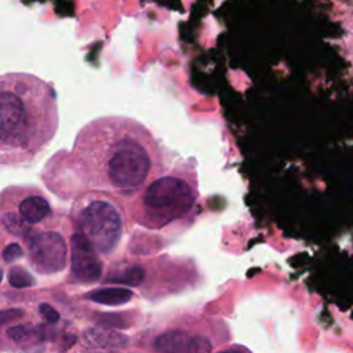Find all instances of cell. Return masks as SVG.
<instances>
[{
	"label": "cell",
	"instance_id": "obj_1",
	"mask_svg": "<svg viewBox=\"0 0 353 353\" xmlns=\"http://www.w3.org/2000/svg\"><path fill=\"white\" fill-rule=\"evenodd\" d=\"M72 167L88 189L135 197L163 175L164 157L153 134L125 116H103L87 123L76 135Z\"/></svg>",
	"mask_w": 353,
	"mask_h": 353
},
{
	"label": "cell",
	"instance_id": "obj_2",
	"mask_svg": "<svg viewBox=\"0 0 353 353\" xmlns=\"http://www.w3.org/2000/svg\"><path fill=\"white\" fill-rule=\"evenodd\" d=\"M54 84L11 72L0 79V159L3 165L32 161L58 130Z\"/></svg>",
	"mask_w": 353,
	"mask_h": 353
},
{
	"label": "cell",
	"instance_id": "obj_3",
	"mask_svg": "<svg viewBox=\"0 0 353 353\" xmlns=\"http://www.w3.org/2000/svg\"><path fill=\"white\" fill-rule=\"evenodd\" d=\"M199 199L196 174L171 171L148 183L132 200L134 222L152 230L188 221L193 215Z\"/></svg>",
	"mask_w": 353,
	"mask_h": 353
},
{
	"label": "cell",
	"instance_id": "obj_4",
	"mask_svg": "<svg viewBox=\"0 0 353 353\" xmlns=\"http://www.w3.org/2000/svg\"><path fill=\"white\" fill-rule=\"evenodd\" d=\"M70 219L76 230L103 256L117 250L127 226L121 201L114 194L94 189L74 200Z\"/></svg>",
	"mask_w": 353,
	"mask_h": 353
},
{
	"label": "cell",
	"instance_id": "obj_5",
	"mask_svg": "<svg viewBox=\"0 0 353 353\" xmlns=\"http://www.w3.org/2000/svg\"><path fill=\"white\" fill-rule=\"evenodd\" d=\"M0 216L3 232L25 241L37 225L52 216V207L36 188L11 186L1 193Z\"/></svg>",
	"mask_w": 353,
	"mask_h": 353
},
{
	"label": "cell",
	"instance_id": "obj_6",
	"mask_svg": "<svg viewBox=\"0 0 353 353\" xmlns=\"http://www.w3.org/2000/svg\"><path fill=\"white\" fill-rule=\"evenodd\" d=\"M229 339L225 324L212 325L203 320L168 324L152 341L154 353H212L214 349Z\"/></svg>",
	"mask_w": 353,
	"mask_h": 353
},
{
	"label": "cell",
	"instance_id": "obj_7",
	"mask_svg": "<svg viewBox=\"0 0 353 353\" xmlns=\"http://www.w3.org/2000/svg\"><path fill=\"white\" fill-rule=\"evenodd\" d=\"M25 244L28 262L39 274L51 276L65 270L69 248L59 232L37 229L25 240Z\"/></svg>",
	"mask_w": 353,
	"mask_h": 353
},
{
	"label": "cell",
	"instance_id": "obj_8",
	"mask_svg": "<svg viewBox=\"0 0 353 353\" xmlns=\"http://www.w3.org/2000/svg\"><path fill=\"white\" fill-rule=\"evenodd\" d=\"M103 262L101 254L94 245L80 233L74 232L70 236V283L88 284L101 279Z\"/></svg>",
	"mask_w": 353,
	"mask_h": 353
},
{
	"label": "cell",
	"instance_id": "obj_9",
	"mask_svg": "<svg viewBox=\"0 0 353 353\" xmlns=\"http://www.w3.org/2000/svg\"><path fill=\"white\" fill-rule=\"evenodd\" d=\"M83 341L87 346L97 352H109L112 349H120L127 342L124 335H120L113 331H105L101 328L85 330Z\"/></svg>",
	"mask_w": 353,
	"mask_h": 353
},
{
	"label": "cell",
	"instance_id": "obj_10",
	"mask_svg": "<svg viewBox=\"0 0 353 353\" xmlns=\"http://www.w3.org/2000/svg\"><path fill=\"white\" fill-rule=\"evenodd\" d=\"M88 301L99 303V305H106V306H117V305H124L130 302L134 296V292L130 288L125 287H101L88 291V294L84 295Z\"/></svg>",
	"mask_w": 353,
	"mask_h": 353
},
{
	"label": "cell",
	"instance_id": "obj_11",
	"mask_svg": "<svg viewBox=\"0 0 353 353\" xmlns=\"http://www.w3.org/2000/svg\"><path fill=\"white\" fill-rule=\"evenodd\" d=\"M146 276V269L138 263H131L127 266H123L117 270H113L108 277L106 281L116 283V284H124L128 287H139Z\"/></svg>",
	"mask_w": 353,
	"mask_h": 353
},
{
	"label": "cell",
	"instance_id": "obj_12",
	"mask_svg": "<svg viewBox=\"0 0 353 353\" xmlns=\"http://www.w3.org/2000/svg\"><path fill=\"white\" fill-rule=\"evenodd\" d=\"M12 343L18 346H23L28 343H33L36 339H40L41 334L37 327L32 324H18V325H11L6 330L4 334Z\"/></svg>",
	"mask_w": 353,
	"mask_h": 353
},
{
	"label": "cell",
	"instance_id": "obj_13",
	"mask_svg": "<svg viewBox=\"0 0 353 353\" xmlns=\"http://www.w3.org/2000/svg\"><path fill=\"white\" fill-rule=\"evenodd\" d=\"M7 279H8V283L11 287L14 288H28V287H32L34 284V277L25 269L22 268L21 265H14L8 269V273H7Z\"/></svg>",
	"mask_w": 353,
	"mask_h": 353
},
{
	"label": "cell",
	"instance_id": "obj_14",
	"mask_svg": "<svg viewBox=\"0 0 353 353\" xmlns=\"http://www.w3.org/2000/svg\"><path fill=\"white\" fill-rule=\"evenodd\" d=\"M25 255V250L22 248V245L17 241H12L10 244H7L4 248H3V252H1V258H3V262L4 263H11V262H15L17 259L22 258Z\"/></svg>",
	"mask_w": 353,
	"mask_h": 353
},
{
	"label": "cell",
	"instance_id": "obj_15",
	"mask_svg": "<svg viewBox=\"0 0 353 353\" xmlns=\"http://www.w3.org/2000/svg\"><path fill=\"white\" fill-rule=\"evenodd\" d=\"M39 313H40V316L47 323H57V321H59L58 310L55 307H52L50 303H47V302H41L39 305Z\"/></svg>",
	"mask_w": 353,
	"mask_h": 353
},
{
	"label": "cell",
	"instance_id": "obj_16",
	"mask_svg": "<svg viewBox=\"0 0 353 353\" xmlns=\"http://www.w3.org/2000/svg\"><path fill=\"white\" fill-rule=\"evenodd\" d=\"M23 316V312L19 309H10L1 312V325H7L8 320H15Z\"/></svg>",
	"mask_w": 353,
	"mask_h": 353
},
{
	"label": "cell",
	"instance_id": "obj_17",
	"mask_svg": "<svg viewBox=\"0 0 353 353\" xmlns=\"http://www.w3.org/2000/svg\"><path fill=\"white\" fill-rule=\"evenodd\" d=\"M216 353H251L248 349H245L244 346H233V347H226V349H222Z\"/></svg>",
	"mask_w": 353,
	"mask_h": 353
}]
</instances>
